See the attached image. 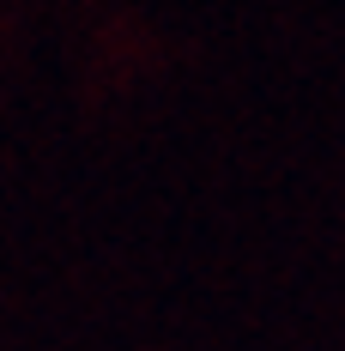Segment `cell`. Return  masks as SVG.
<instances>
[]
</instances>
